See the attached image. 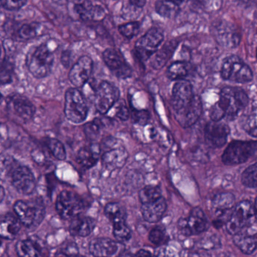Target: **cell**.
I'll return each instance as SVG.
<instances>
[{"instance_id": "11", "label": "cell", "mask_w": 257, "mask_h": 257, "mask_svg": "<svg viewBox=\"0 0 257 257\" xmlns=\"http://www.w3.org/2000/svg\"><path fill=\"white\" fill-rule=\"evenodd\" d=\"M9 116L17 123H25L30 121L36 112L33 104L25 96L14 95L7 102Z\"/></svg>"}, {"instance_id": "53", "label": "cell", "mask_w": 257, "mask_h": 257, "mask_svg": "<svg viewBox=\"0 0 257 257\" xmlns=\"http://www.w3.org/2000/svg\"><path fill=\"white\" fill-rule=\"evenodd\" d=\"M118 257H135L133 254H131L130 253H123L120 255Z\"/></svg>"}, {"instance_id": "55", "label": "cell", "mask_w": 257, "mask_h": 257, "mask_svg": "<svg viewBox=\"0 0 257 257\" xmlns=\"http://www.w3.org/2000/svg\"><path fill=\"white\" fill-rule=\"evenodd\" d=\"M254 208H255V210H256V219H257V198L256 199V202H255Z\"/></svg>"}, {"instance_id": "38", "label": "cell", "mask_w": 257, "mask_h": 257, "mask_svg": "<svg viewBox=\"0 0 257 257\" xmlns=\"http://www.w3.org/2000/svg\"><path fill=\"white\" fill-rule=\"evenodd\" d=\"M119 32L122 36L126 39H131L139 34L140 30V24L136 21L128 22L127 24H122L118 27Z\"/></svg>"}, {"instance_id": "23", "label": "cell", "mask_w": 257, "mask_h": 257, "mask_svg": "<svg viewBox=\"0 0 257 257\" xmlns=\"http://www.w3.org/2000/svg\"><path fill=\"white\" fill-rule=\"evenodd\" d=\"M167 208L166 199L162 196L149 203L142 204L141 211L144 219L148 223H157L161 220Z\"/></svg>"}, {"instance_id": "45", "label": "cell", "mask_w": 257, "mask_h": 257, "mask_svg": "<svg viewBox=\"0 0 257 257\" xmlns=\"http://www.w3.org/2000/svg\"><path fill=\"white\" fill-rule=\"evenodd\" d=\"M27 0H0V6L6 10L15 11L22 8Z\"/></svg>"}, {"instance_id": "13", "label": "cell", "mask_w": 257, "mask_h": 257, "mask_svg": "<svg viewBox=\"0 0 257 257\" xmlns=\"http://www.w3.org/2000/svg\"><path fill=\"white\" fill-rule=\"evenodd\" d=\"M178 227L183 235L188 236L205 232L209 227V223L204 211L200 208H195L187 218L178 221Z\"/></svg>"}, {"instance_id": "49", "label": "cell", "mask_w": 257, "mask_h": 257, "mask_svg": "<svg viewBox=\"0 0 257 257\" xmlns=\"http://www.w3.org/2000/svg\"><path fill=\"white\" fill-rule=\"evenodd\" d=\"M69 62H70V53L69 51H66L62 55V63L67 67L69 65Z\"/></svg>"}, {"instance_id": "14", "label": "cell", "mask_w": 257, "mask_h": 257, "mask_svg": "<svg viewBox=\"0 0 257 257\" xmlns=\"http://www.w3.org/2000/svg\"><path fill=\"white\" fill-rule=\"evenodd\" d=\"M102 57L105 64L114 76L120 79H126L132 76L131 67L118 51L114 48H107Z\"/></svg>"}, {"instance_id": "41", "label": "cell", "mask_w": 257, "mask_h": 257, "mask_svg": "<svg viewBox=\"0 0 257 257\" xmlns=\"http://www.w3.org/2000/svg\"><path fill=\"white\" fill-rule=\"evenodd\" d=\"M166 236V230L162 226H156L154 229H151L148 238L152 244L159 246L165 242Z\"/></svg>"}, {"instance_id": "44", "label": "cell", "mask_w": 257, "mask_h": 257, "mask_svg": "<svg viewBox=\"0 0 257 257\" xmlns=\"http://www.w3.org/2000/svg\"><path fill=\"white\" fill-rule=\"evenodd\" d=\"M244 128L249 134L257 137V111L247 117Z\"/></svg>"}, {"instance_id": "26", "label": "cell", "mask_w": 257, "mask_h": 257, "mask_svg": "<svg viewBox=\"0 0 257 257\" xmlns=\"http://www.w3.org/2000/svg\"><path fill=\"white\" fill-rule=\"evenodd\" d=\"M100 154V147L98 144L90 143L83 147L77 154V162L85 169H90L97 163Z\"/></svg>"}, {"instance_id": "33", "label": "cell", "mask_w": 257, "mask_h": 257, "mask_svg": "<svg viewBox=\"0 0 257 257\" xmlns=\"http://www.w3.org/2000/svg\"><path fill=\"white\" fill-rule=\"evenodd\" d=\"M156 12L163 18H172L177 16L179 6L169 0H158L155 5Z\"/></svg>"}, {"instance_id": "51", "label": "cell", "mask_w": 257, "mask_h": 257, "mask_svg": "<svg viewBox=\"0 0 257 257\" xmlns=\"http://www.w3.org/2000/svg\"><path fill=\"white\" fill-rule=\"evenodd\" d=\"M135 257H153V256L148 250L142 249V250H139L137 252V253L135 255Z\"/></svg>"}, {"instance_id": "40", "label": "cell", "mask_w": 257, "mask_h": 257, "mask_svg": "<svg viewBox=\"0 0 257 257\" xmlns=\"http://www.w3.org/2000/svg\"><path fill=\"white\" fill-rule=\"evenodd\" d=\"M114 238L119 241H128L131 238V230L126 223L113 226Z\"/></svg>"}, {"instance_id": "17", "label": "cell", "mask_w": 257, "mask_h": 257, "mask_svg": "<svg viewBox=\"0 0 257 257\" xmlns=\"http://www.w3.org/2000/svg\"><path fill=\"white\" fill-rule=\"evenodd\" d=\"M202 112V104L200 98L193 96L190 103L178 112L175 113L176 120L182 127L193 126L197 122Z\"/></svg>"}, {"instance_id": "2", "label": "cell", "mask_w": 257, "mask_h": 257, "mask_svg": "<svg viewBox=\"0 0 257 257\" xmlns=\"http://www.w3.org/2000/svg\"><path fill=\"white\" fill-rule=\"evenodd\" d=\"M217 103L224 113L225 117L234 119L244 111L248 103V97L241 89L224 87Z\"/></svg>"}, {"instance_id": "30", "label": "cell", "mask_w": 257, "mask_h": 257, "mask_svg": "<svg viewBox=\"0 0 257 257\" xmlns=\"http://www.w3.org/2000/svg\"><path fill=\"white\" fill-rule=\"evenodd\" d=\"M105 214L114 225L126 223V211L123 205L118 202H110L105 207Z\"/></svg>"}, {"instance_id": "31", "label": "cell", "mask_w": 257, "mask_h": 257, "mask_svg": "<svg viewBox=\"0 0 257 257\" xmlns=\"http://www.w3.org/2000/svg\"><path fill=\"white\" fill-rule=\"evenodd\" d=\"M15 249L18 257H41L40 249L32 240L18 241Z\"/></svg>"}, {"instance_id": "43", "label": "cell", "mask_w": 257, "mask_h": 257, "mask_svg": "<svg viewBox=\"0 0 257 257\" xmlns=\"http://www.w3.org/2000/svg\"><path fill=\"white\" fill-rule=\"evenodd\" d=\"M133 120L135 123L140 125H145L150 119V114L146 110L134 109L132 111Z\"/></svg>"}, {"instance_id": "8", "label": "cell", "mask_w": 257, "mask_h": 257, "mask_svg": "<svg viewBox=\"0 0 257 257\" xmlns=\"http://www.w3.org/2000/svg\"><path fill=\"white\" fill-rule=\"evenodd\" d=\"M256 142L235 141L229 144L222 156L223 163L228 166L245 163L256 152Z\"/></svg>"}, {"instance_id": "39", "label": "cell", "mask_w": 257, "mask_h": 257, "mask_svg": "<svg viewBox=\"0 0 257 257\" xmlns=\"http://www.w3.org/2000/svg\"><path fill=\"white\" fill-rule=\"evenodd\" d=\"M39 25L36 24H25L18 30V37L21 40H29L37 36Z\"/></svg>"}, {"instance_id": "16", "label": "cell", "mask_w": 257, "mask_h": 257, "mask_svg": "<svg viewBox=\"0 0 257 257\" xmlns=\"http://www.w3.org/2000/svg\"><path fill=\"white\" fill-rule=\"evenodd\" d=\"M193 87L191 84L186 80H180L174 84L172 89V108L175 113L185 108L193 99Z\"/></svg>"}, {"instance_id": "20", "label": "cell", "mask_w": 257, "mask_h": 257, "mask_svg": "<svg viewBox=\"0 0 257 257\" xmlns=\"http://www.w3.org/2000/svg\"><path fill=\"white\" fill-rule=\"evenodd\" d=\"M217 40L223 46L235 48L240 42V36L233 25L226 21H222L215 27Z\"/></svg>"}, {"instance_id": "48", "label": "cell", "mask_w": 257, "mask_h": 257, "mask_svg": "<svg viewBox=\"0 0 257 257\" xmlns=\"http://www.w3.org/2000/svg\"><path fill=\"white\" fill-rule=\"evenodd\" d=\"M147 0H130V4L138 9H142L146 4Z\"/></svg>"}, {"instance_id": "4", "label": "cell", "mask_w": 257, "mask_h": 257, "mask_svg": "<svg viewBox=\"0 0 257 257\" xmlns=\"http://www.w3.org/2000/svg\"><path fill=\"white\" fill-rule=\"evenodd\" d=\"M54 60V54L48 45H41L29 54L27 67L30 73L36 78H45L52 70Z\"/></svg>"}, {"instance_id": "34", "label": "cell", "mask_w": 257, "mask_h": 257, "mask_svg": "<svg viewBox=\"0 0 257 257\" xmlns=\"http://www.w3.org/2000/svg\"><path fill=\"white\" fill-rule=\"evenodd\" d=\"M160 197H162L161 189L157 186H147L139 192V199L142 204L154 202Z\"/></svg>"}, {"instance_id": "18", "label": "cell", "mask_w": 257, "mask_h": 257, "mask_svg": "<svg viewBox=\"0 0 257 257\" xmlns=\"http://www.w3.org/2000/svg\"><path fill=\"white\" fill-rule=\"evenodd\" d=\"M229 128L220 121H212L205 128V138L207 144L211 148H220L227 142Z\"/></svg>"}, {"instance_id": "36", "label": "cell", "mask_w": 257, "mask_h": 257, "mask_svg": "<svg viewBox=\"0 0 257 257\" xmlns=\"http://www.w3.org/2000/svg\"><path fill=\"white\" fill-rule=\"evenodd\" d=\"M102 126L103 123L99 119H95L93 121L86 123L84 126V130L87 139L91 141L97 139L100 134Z\"/></svg>"}, {"instance_id": "9", "label": "cell", "mask_w": 257, "mask_h": 257, "mask_svg": "<svg viewBox=\"0 0 257 257\" xmlns=\"http://www.w3.org/2000/svg\"><path fill=\"white\" fill-rule=\"evenodd\" d=\"M12 163L7 172L12 186L18 193L30 195L36 188V179L30 169L27 166Z\"/></svg>"}, {"instance_id": "35", "label": "cell", "mask_w": 257, "mask_h": 257, "mask_svg": "<svg viewBox=\"0 0 257 257\" xmlns=\"http://www.w3.org/2000/svg\"><path fill=\"white\" fill-rule=\"evenodd\" d=\"M46 145L51 154L57 160H64L66 158V149L60 141L55 139H48Z\"/></svg>"}, {"instance_id": "22", "label": "cell", "mask_w": 257, "mask_h": 257, "mask_svg": "<svg viewBox=\"0 0 257 257\" xmlns=\"http://www.w3.org/2000/svg\"><path fill=\"white\" fill-rule=\"evenodd\" d=\"M89 249L95 257H114L118 252L119 246L110 238H96L90 241Z\"/></svg>"}, {"instance_id": "37", "label": "cell", "mask_w": 257, "mask_h": 257, "mask_svg": "<svg viewBox=\"0 0 257 257\" xmlns=\"http://www.w3.org/2000/svg\"><path fill=\"white\" fill-rule=\"evenodd\" d=\"M243 184L247 187H257V163L247 168L241 178Z\"/></svg>"}, {"instance_id": "28", "label": "cell", "mask_w": 257, "mask_h": 257, "mask_svg": "<svg viewBox=\"0 0 257 257\" xmlns=\"http://www.w3.org/2000/svg\"><path fill=\"white\" fill-rule=\"evenodd\" d=\"M178 42L176 40L168 42L163 48L156 52L155 56L151 62V66L154 69H160L167 63L173 55L175 49L178 47Z\"/></svg>"}, {"instance_id": "6", "label": "cell", "mask_w": 257, "mask_h": 257, "mask_svg": "<svg viewBox=\"0 0 257 257\" xmlns=\"http://www.w3.org/2000/svg\"><path fill=\"white\" fill-rule=\"evenodd\" d=\"M56 209L61 218L72 220L81 216L85 209V204L77 193L63 190L57 196Z\"/></svg>"}, {"instance_id": "1", "label": "cell", "mask_w": 257, "mask_h": 257, "mask_svg": "<svg viewBox=\"0 0 257 257\" xmlns=\"http://www.w3.org/2000/svg\"><path fill=\"white\" fill-rule=\"evenodd\" d=\"M14 211L21 224L29 229H36L45 218V205L41 201H17Z\"/></svg>"}, {"instance_id": "58", "label": "cell", "mask_w": 257, "mask_h": 257, "mask_svg": "<svg viewBox=\"0 0 257 257\" xmlns=\"http://www.w3.org/2000/svg\"><path fill=\"white\" fill-rule=\"evenodd\" d=\"M0 54H1V51H0Z\"/></svg>"}, {"instance_id": "46", "label": "cell", "mask_w": 257, "mask_h": 257, "mask_svg": "<svg viewBox=\"0 0 257 257\" xmlns=\"http://www.w3.org/2000/svg\"><path fill=\"white\" fill-rule=\"evenodd\" d=\"M117 106L116 107L115 117L122 121L127 120L130 117V111L124 102H117Z\"/></svg>"}, {"instance_id": "42", "label": "cell", "mask_w": 257, "mask_h": 257, "mask_svg": "<svg viewBox=\"0 0 257 257\" xmlns=\"http://www.w3.org/2000/svg\"><path fill=\"white\" fill-rule=\"evenodd\" d=\"M12 81V68L9 63L0 64V86L6 85Z\"/></svg>"}, {"instance_id": "29", "label": "cell", "mask_w": 257, "mask_h": 257, "mask_svg": "<svg viewBox=\"0 0 257 257\" xmlns=\"http://www.w3.org/2000/svg\"><path fill=\"white\" fill-rule=\"evenodd\" d=\"M235 203V197L232 193H223L215 196L212 201V206L217 217L223 216L232 209Z\"/></svg>"}, {"instance_id": "12", "label": "cell", "mask_w": 257, "mask_h": 257, "mask_svg": "<svg viewBox=\"0 0 257 257\" xmlns=\"http://www.w3.org/2000/svg\"><path fill=\"white\" fill-rule=\"evenodd\" d=\"M120 98V90L108 81L99 84L95 94V105L100 114H105L116 105Z\"/></svg>"}, {"instance_id": "52", "label": "cell", "mask_w": 257, "mask_h": 257, "mask_svg": "<svg viewBox=\"0 0 257 257\" xmlns=\"http://www.w3.org/2000/svg\"><path fill=\"white\" fill-rule=\"evenodd\" d=\"M5 197V190L4 188H3V186L0 184V203H1L2 201L3 200Z\"/></svg>"}, {"instance_id": "10", "label": "cell", "mask_w": 257, "mask_h": 257, "mask_svg": "<svg viewBox=\"0 0 257 257\" xmlns=\"http://www.w3.org/2000/svg\"><path fill=\"white\" fill-rule=\"evenodd\" d=\"M221 75L224 79L234 82L246 83L253 79L251 69L236 56H231L224 60Z\"/></svg>"}, {"instance_id": "3", "label": "cell", "mask_w": 257, "mask_h": 257, "mask_svg": "<svg viewBox=\"0 0 257 257\" xmlns=\"http://www.w3.org/2000/svg\"><path fill=\"white\" fill-rule=\"evenodd\" d=\"M256 220L254 206L248 201H243L235 207L228 218L226 229L234 235L255 224Z\"/></svg>"}, {"instance_id": "27", "label": "cell", "mask_w": 257, "mask_h": 257, "mask_svg": "<svg viewBox=\"0 0 257 257\" xmlns=\"http://www.w3.org/2000/svg\"><path fill=\"white\" fill-rule=\"evenodd\" d=\"M96 225V222L94 219L78 216L72 220L69 226V232L75 236L87 237L94 230Z\"/></svg>"}, {"instance_id": "57", "label": "cell", "mask_w": 257, "mask_h": 257, "mask_svg": "<svg viewBox=\"0 0 257 257\" xmlns=\"http://www.w3.org/2000/svg\"><path fill=\"white\" fill-rule=\"evenodd\" d=\"M256 58H257V49H256Z\"/></svg>"}, {"instance_id": "25", "label": "cell", "mask_w": 257, "mask_h": 257, "mask_svg": "<svg viewBox=\"0 0 257 257\" xmlns=\"http://www.w3.org/2000/svg\"><path fill=\"white\" fill-rule=\"evenodd\" d=\"M251 226L234 235V243L245 254H251L257 247L256 234V232L252 233V231L250 230Z\"/></svg>"}, {"instance_id": "5", "label": "cell", "mask_w": 257, "mask_h": 257, "mask_svg": "<svg viewBox=\"0 0 257 257\" xmlns=\"http://www.w3.org/2000/svg\"><path fill=\"white\" fill-rule=\"evenodd\" d=\"M64 113L66 118L74 123H83L87 119L88 108L84 96L76 87L66 92Z\"/></svg>"}, {"instance_id": "50", "label": "cell", "mask_w": 257, "mask_h": 257, "mask_svg": "<svg viewBox=\"0 0 257 257\" xmlns=\"http://www.w3.org/2000/svg\"><path fill=\"white\" fill-rule=\"evenodd\" d=\"M153 257H169L164 247H160L156 250Z\"/></svg>"}, {"instance_id": "7", "label": "cell", "mask_w": 257, "mask_h": 257, "mask_svg": "<svg viewBox=\"0 0 257 257\" xmlns=\"http://www.w3.org/2000/svg\"><path fill=\"white\" fill-rule=\"evenodd\" d=\"M164 40L163 32L158 28L150 29L140 38L135 45V54L141 61L151 58L159 50Z\"/></svg>"}, {"instance_id": "32", "label": "cell", "mask_w": 257, "mask_h": 257, "mask_svg": "<svg viewBox=\"0 0 257 257\" xmlns=\"http://www.w3.org/2000/svg\"><path fill=\"white\" fill-rule=\"evenodd\" d=\"M190 66L187 62L177 61L172 63L166 71V76L172 81L184 80L189 73Z\"/></svg>"}, {"instance_id": "19", "label": "cell", "mask_w": 257, "mask_h": 257, "mask_svg": "<svg viewBox=\"0 0 257 257\" xmlns=\"http://www.w3.org/2000/svg\"><path fill=\"white\" fill-rule=\"evenodd\" d=\"M128 157L127 151L123 147H113L108 148L102 155V165L109 171L120 169L124 166Z\"/></svg>"}, {"instance_id": "54", "label": "cell", "mask_w": 257, "mask_h": 257, "mask_svg": "<svg viewBox=\"0 0 257 257\" xmlns=\"http://www.w3.org/2000/svg\"><path fill=\"white\" fill-rule=\"evenodd\" d=\"M169 1L172 2V3H175V4L180 6V5L182 4L184 0H169Z\"/></svg>"}, {"instance_id": "56", "label": "cell", "mask_w": 257, "mask_h": 257, "mask_svg": "<svg viewBox=\"0 0 257 257\" xmlns=\"http://www.w3.org/2000/svg\"><path fill=\"white\" fill-rule=\"evenodd\" d=\"M2 98H3V96H2L1 93H0V102H1Z\"/></svg>"}, {"instance_id": "21", "label": "cell", "mask_w": 257, "mask_h": 257, "mask_svg": "<svg viewBox=\"0 0 257 257\" xmlns=\"http://www.w3.org/2000/svg\"><path fill=\"white\" fill-rule=\"evenodd\" d=\"M74 10L83 21H98L105 16V9L94 4L91 0H78L74 6Z\"/></svg>"}, {"instance_id": "24", "label": "cell", "mask_w": 257, "mask_h": 257, "mask_svg": "<svg viewBox=\"0 0 257 257\" xmlns=\"http://www.w3.org/2000/svg\"><path fill=\"white\" fill-rule=\"evenodd\" d=\"M21 223L16 215L8 213L0 216V237L14 239L21 230Z\"/></svg>"}, {"instance_id": "15", "label": "cell", "mask_w": 257, "mask_h": 257, "mask_svg": "<svg viewBox=\"0 0 257 257\" xmlns=\"http://www.w3.org/2000/svg\"><path fill=\"white\" fill-rule=\"evenodd\" d=\"M93 71V60L83 56L73 65L69 73V79L74 87H82L88 81Z\"/></svg>"}, {"instance_id": "47", "label": "cell", "mask_w": 257, "mask_h": 257, "mask_svg": "<svg viewBox=\"0 0 257 257\" xmlns=\"http://www.w3.org/2000/svg\"><path fill=\"white\" fill-rule=\"evenodd\" d=\"M210 117H211L212 121L218 122L222 118L225 117L224 113L222 111L220 107L216 103L214 106L211 107L210 110Z\"/></svg>"}]
</instances>
